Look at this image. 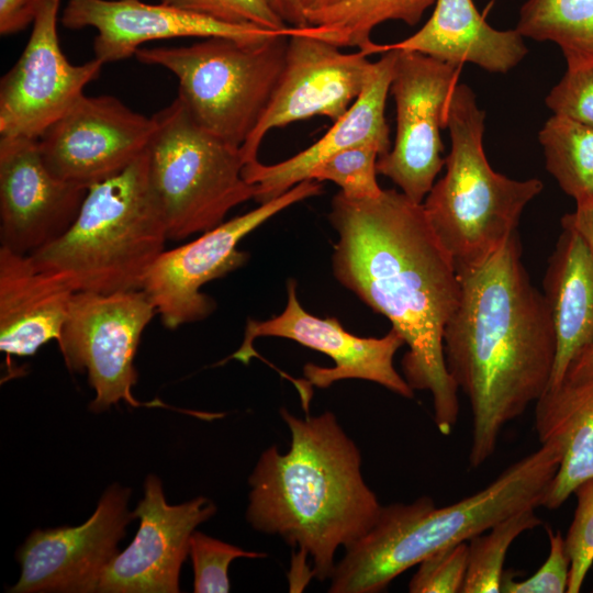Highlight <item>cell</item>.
Wrapping results in <instances>:
<instances>
[{
  "instance_id": "1",
  "label": "cell",
  "mask_w": 593,
  "mask_h": 593,
  "mask_svg": "<svg viewBox=\"0 0 593 593\" xmlns=\"http://www.w3.org/2000/svg\"><path fill=\"white\" fill-rule=\"evenodd\" d=\"M328 220L338 235L335 278L401 335L409 347L403 377L413 390L430 392L435 424L449 435L458 421L459 389L446 366L444 332L459 302L460 280L423 203L395 189L363 200L338 192Z\"/></svg>"
},
{
  "instance_id": "2",
  "label": "cell",
  "mask_w": 593,
  "mask_h": 593,
  "mask_svg": "<svg viewBox=\"0 0 593 593\" xmlns=\"http://www.w3.org/2000/svg\"><path fill=\"white\" fill-rule=\"evenodd\" d=\"M458 271L460 298L444 332L447 369L472 416L469 463L483 465L503 427L547 391L556 358L549 307L522 261L518 233Z\"/></svg>"
},
{
  "instance_id": "3",
  "label": "cell",
  "mask_w": 593,
  "mask_h": 593,
  "mask_svg": "<svg viewBox=\"0 0 593 593\" xmlns=\"http://www.w3.org/2000/svg\"><path fill=\"white\" fill-rule=\"evenodd\" d=\"M291 433L286 454L262 451L249 475L246 518L310 556L318 581L331 578L336 550L378 519L382 505L361 473V455L332 412L300 418L281 409Z\"/></svg>"
},
{
  "instance_id": "4",
  "label": "cell",
  "mask_w": 593,
  "mask_h": 593,
  "mask_svg": "<svg viewBox=\"0 0 593 593\" xmlns=\"http://www.w3.org/2000/svg\"><path fill=\"white\" fill-rule=\"evenodd\" d=\"M559 461L558 447L544 443L484 489L448 506L436 507L428 496L382 506L374 525L345 548L328 592H382L439 549L469 541L524 508L541 506Z\"/></svg>"
},
{
  "instance_id": "5",
  "label": "cell",
  "mask_w": 593,
  "mask_h": 593,
  "mask_svg": "<svg viewBox=\"0 0 593 593\" xmlns=\"http://www.w3.org/2000/svg\"><path fill=\"white\" fill-rule=\"evenodd\" d=\"M167 239L145 152L121 174L91 186L66 233L31 256L76 292L111 293L142 289Z\"/></svg>"
},
{
  "instance_id": "6",
  "label": "cell",
  "mask_w": 593,
  "mask_h": 593,
  "mask_svg": "<svg viewBox=\"0 0 593 593\" xmlns=\"http://www.w3.org/2000/svg\"><path fill=\"white\" fill-rule=\"evenodd\" d=\"M484 116L473 91L458 83L446 112V172L423 203L457 270L484 261L517 233L522 212L544 188L537 178L516 180L492 169L483 148Z\"/></svg>"
},
{
  "instance_id": "7",
  "label": "cell",
  "mask_w": 593,
  "mask_h": 593,
  "mask_svg": "<svg viewBox=\"0 0 593 593\" xmlns=\"http://www.w3.org/2000/svg\"><path fill=\"white\" fill-rule=\"evenodd\" d=\"M289 32L259 41L211 36L191 45L138 48L135 58L178 79V99L215 136L242 147L282 74Z\"/></svg>"
},
{
  "instance_id": "8",
  "label": "cell",
  "mask_w": 593,
  "mask_h": 593,
  "mask_svg": "<svg viewBox=\"0 0 593 593\" xmlns=\"http://www.w3.org/2000/svg\"><path fill=\"white\" fill-rule=\"evenodd\" d=\"M153 118L148 176L168 239L208 232L233 208L255 198L256 186L243 177L240 147L201 127L178 98Z\"/></svg>"
},
{
  "instance_id": "9",
  "label": "cell",
  "mask_w": 593,
  "mask_h": 593,
  "mask_svg": "<svg viewBox=\"0 0 593 593\" xmlns=\"http://www.w3.org/2000/svg\"><path fill=\"white\" fill-rule=\"evenodd\" d=\"M156 313L142 289L74 293L57 344L69 370L87 371L96 392L90 404L94 413L120 401L132 406H165L159 401L141 403L132 394L139 339Z\"/></svg>"
},
{
  "instance_id": "10",
  "label": "cell",
  "mask_w": 593,
  "mask_h": 593,
  "mask_svg": "<svg viewBox=\"0 0 593 593\" xmlns=\"http://www.w3.org/2000/svg\"><path fill=\"white\" fill-rule=\"evenodd\" d=\"M381 49L372 42L362 53L369 56ZM396 52L390 87L396 135L392 149L379 157L377 171L411 200L423 203L445 165L440 130L447 126L446 112L461 66L416 52Z\"/></svg>"
},
{
  "instance_id": "11",
  "label": "cell",
  "mask_w": 593,
  "mask_h": 593,
  "mask_svg": "<svg viewBox=\"0 0 593 593\" xmlns=\"http://www.w3.org/2000/svg\"><path fill=\"white\" fill-rule=\"evenodd\" d=\"M323 192L320 181L306 179L280 197L223 222L195 239L164 250L147 271L142 290L147 294L163 324L175 329L208 317L215 302L201 288L242 267L248 254L238 243L277 213Z\"/></svg>"
},
{
  "instance_id": "12",
  "label": "cell",
  "mask_w": 593,
  "mask_h": 593,
  "mask_svg": "<svg viewBox=\"0 0 593 593\" xmlns=\"http://www.w3.org/2000/svg\"><path fill=\"white\" fill-rule=\"evenodd\" d=\"M60 1H38L27 44L0 80V138L38 139L104 65L97 58L72 65L63 54L57 33Z\"/></svg>"
},
{
  "instance_id": "13",
  "label": "cell",
  "mask_w": 593,
  "mask_h": 593,
  "mask_svg": "<svg viewBox=\"0 0 593 593\" xmlns=\"http://www.w3.org/2000/svg\"><path fill=\"white\" fill-rule=\"evenodd\" d=\"M155 131L154 118L113 96L82 94L37 139L48 170L86 188L112 178L139 158Z\"/></svg>"
},
{
  "instance_id": "14",
  "label": "cell",
  "mask_w": 593,
  "mask_h": 593,
  "mask_svg": "<svg viewBox=\"0 0 593 593\" xmlns=\"http://www.w3.org/2000/svg\"><path fill=\"white\" fill-rule=\"evenodd\" d=\"M362 52L338 46L291 27L286 61L272 98L251 135L242 145L245 164L257 158L266 134L315 115L335 122L362 92L373 63Z\"/></svg>"
},
{
  "instance_id": "15",
  "label": "cell",
  "mask_w": 593,
  "mask_h": 593,
  "mask_svg": "<svg viewBox=\"0 0 593 593\" xmlns=\"http://www.w3.org/2000/svg\"><path fill=\"white\" fill-rule=\"evenodd\" d=\"M288 300L284 310L266 321L248 320L243 343L232 358L248 363L258 356L254 349L257 337L273 336L294 340L305 347L327 355L331 368L306 363L303 368L307 383L327 388L336 381L360 379L378 383L406 399L414 396L393 365V359L405 343L393 328L383 337H359L347 332L335 317L320 318L306 312L296 295V282L287 284Z\"/></svg>"
},
{
  "instance_id": "16",
  "label": "cell",
  "mask_w": 593,
  "mask_h": 593,
  "mask_svg": "<svg viewBox=\"0 0 593 593\" xmlns=\"http://www.w3.org/2000/svg\"><path fill=\"white\" fill-rule=\"evenodd\" d=\"M130 493L113 484L86 523L35 529L18 551L21 575L10 592H97L104 569L119 553L125 527L135 517L127 507Z\"/></svg>"
},
{
  "instance_id": "17",
  "label": "cell",
  "mask_w": 593,
  "mask_h": 593,
  "mask_svg": "<svg viewBox=\"0 0 593 593\" xmlns=\"http://www.w3.org/2000/svg\"><path fill=\"white\" fill-rule=\"evenodd\" d=\"M87 192L48 170L37 139L0 138V246L31 255L56 240Z\"/></svg>"
},
{
  "instance_id": "18",
  "label": "cell",
  "mask_w": 593,
  "mask_h": 593,
  "mask_svg": "<svg viewBox=\"0 0 593 593\" xmlns=\"http://www.w3.org/2000/svg\"><path fill=\"white\" fill-rule=\"evenodd\" d=\"M215 512V504L203 496L169 505L160 480L148 475L144 497L133 512L139 519L138 532L130 546L107 566L97 592H179V574L189 553L190 537Z\"/></svg>"
},
{
  "instance_id": "19",
  "label": "cell",
  "mask_w": 593,
  "mask_h": 593,
  "mask_svg": "<svg viewBox=\"0 0 593 593\" xmlns=\"http://www.w3.org/2000/svg\"><path fill=\"white\" fill-rule=\"evenodd\" d=\"M69 30L93 27L94 58L103 64L130 58L147 42L177 37L259 41L287 31L225 23L163 3L142 0H68L61 15Z\"/></svg>"
},
{
  "instance_id": "20",
  "label": "cell",
  "mask_w": 593,
  "mask_h": 593,
  "mask_svg": "<svg viewBox=\"0 0 593 593\" xmlns=\"http://www.w3.org/2000/svg\"><path fill=\"white\" fill-rule=\"evenodd\" d=\"M370 77L347 112L318 141L294 156L272 165L258 159L245 164L244 179L256 186L255 200L269 202L295 184L309 179L311 171L331 156L361 144H373L381 156L390 152V130L385 121V103L390 92L395 48L379 52ZM380 156V157H381Z\"/></svg>"
},
{
  "instance_id": "21",
  "label": "cell",
  "mask_w": 593,
  "mask_h": 593,
  "mask_svg": "<svg viewBox=\"0 0 593 593\" xmlns=\"http://www.w3.org/2000/svg\"><path fill=\"white\" fill-rule=\"evenodd\" d=\"M75 292L31 255L0 246V350L27 357L57 342Z\"/></svg>"
},
{
  "instance_id": "22",
  "label": "cell",
  "mask_w": 593,
  "mask_h": 593,
  "mask_svg": "<svg viewBox=\"0 0 593 593\" xmlns=\"http://www.w3.org/2000/svg\"><path fill=\"white\" fill-rule=\"evenodd\" d=\"M523 35L515 30L500 31L489 25L472 0H436L428 21L413 35L382 48L421 53L441 61L472 63L505 74L527 54Z\"/></svg>"
},
{
  "instance_id": "23",
  "label": "cell",
  "mask_w": 593,
  "mask_h": 593,
  "mask_svg": "<svg viewBox=\"0 0 593 593\" xmlns=\"http://www.w3.org/2000/svg\"><path fill=\"white\" fill-rule=\"evenodd\" d=\"M561 227L542 281L556 336L547 390L559 387L573 362L593 345V255L575 231Z\"/></svg>"
},
{
  "instance_id": "24",
  "label": "cell",
  "mask_w": 593,
  "mask_h": 593,
  "mask_svg": "<svg viewBox=\"0 0 593 593\" xmlns=\"http://www.w3.org/2000/svg\"><path fill=\"white\" fill-rule=\"evenodd\" d=\"M534 425L540 444L560 452L541 506L557 510L584 480L593 478V376L563 381L536 402Z\"/></svg>"
},
{
  "instance_id": "25",
  "label": "cell",
  "mask_w": 593,
  "mask_h": 593,
  "mask_svg": "<svg viewBox=\"0 0 593 593\" xmlns=\"http://www.w3.org/2000/svg\"><path fill=\"white\" fill-rule=\"evenodd\" d=\"M436 0H345L305 13L309 25L301 33L326 41L338 47L365 51L371 43V32L379 24L402 21L415 25Z\"/></svg>"
},
{
  "instance_id": "26",
  "label": "cell",
  "mask_w": 593,
  "mask_h": 593,
  "mask_svg": "<svg viewBox=\"0 0 593 593\" xmlns=\"http://www.w3.org/2000/svg\"><path fill=\"white\" fill-rule=\"evenodd\" d=\"M516 30L556 43L568 66L593 61V0H527Z\"/></svg>"
},
{
  "instance_id": "27",
  "label": "cell",
  "mask_w": 593,
  "mask_h": 593,
  "mask_svg": "<svg viewBox=\"0 0 593 593\" xmlns=\"http://www.w3.org/2000/svg\"><path fill=\"white\" fill-rule=\"evenodd\" d=\"M546 168L577 204L593 201V127L553 114L539 132Z\"/></svg>"
},
{
  "instance_id": "28",
  "label": "cell",
  "mask_w": 593,
  "mask_h": 593,
  "mask_svg": "<svg viewBox=\"0 0 593 593\" xmlns=\"http://www.w3.org/2000/svg\"><path fill=\"white\" fill-rule=\"evenodd\" d=\"M536 508H524L493 525L486 534H479L468 541V568L462 593L501 592L508 548L521 534L541 524Z\"/></svg>"
},
{
  "instance_id": "29",
  "label": "cell",
  "mask_w": 593,
  "mask_h": 593,
  "mask_svg": "<svg viewBox=\"0 0 593 593\" xmlns=\"http://www.w3.org/2000/svg\"><path fill=\"white\" fill-rule=\"evenodd\" d=\"M381 155L373 144L353 146L317 165L309 179L332 181L351 200L376 198L383 191L377 180V161Z\"/></svg>"
},
{
  "instance_id": "30",
  "label": "cell",
  "mask_w": 593,
  "mask_h": 593,
  "mask_svg": "<svg viewBox=\"0 0 593 593\" xmlns=\"http://www.w3.org/2000/svg\"><path fill=\"white\" fill-rule=\"evenodd\" d=\"M189 555L193 566V591L195 593L228 592L227 571L234 559L267 556L265 552L246 551L197 530L190 537Z\"/></svg>"
},
{
  "instance_id": "31",
  "label": "cell",
  "mask_w": 593,
  "mask_h": 593,
  "mask_svg": "<svg viewBox=\"0 0 593 593\" xmlns=\"http://www.w3.org/2000/svg\"><path fill=\"white\" fill-rule=\"evenodd\" d=\"M577 506L564 537L570 559L568 593H579L593 564V478L584 480L573 491Z\"/></svg>"
},
{
  "instance_id": "32",
  "label": "cell",
  "mask_w": 593,
  "mask_h": 593,
  "mask_svg": "<svg viewBox=\"0 0 593 593\" xmlns=\"http://www.w3.org/2000/svg\"><path fill=\"white\" fill-rule=\"evenodd\" d=\"M160 3L230 24L254 25L270 31L290 29L268 0H160Z\"/></svg>"
},
{
  "instance_id": "33",
  "label": "cell",
  "mask_w": 593,
  "mask_h": 593,
  "mask_svg": "<svg viewBox=\"0 0 593 593\" xmlns=\"http://www.w3.org/2000/svg\"><path fill=\"white\" fill-rule=\"evenodd\" d=\"M468 542L445 547L418 563L409 583L411 593L461 592L468 568Z\"/></svg>"
},
{
  "instance_id": "34",
  "label": "cell",
  "mask_w": 593,
  "mask_h": 593,
  "mask_svg": "<svg viewBox=\"0 0 593 593\" xmlns=\"http://www.w3.org/2000/svg\"><path fill=\"white\" fill-rule=\"evenodd\" d=\"M545 102L553 114L593 127V61L568 66Z\"/></svg>"
},
{
  "instance_id": "35",
  "label": "cell",
  "mask_w": 593,
  "mask_h": 593,
  "mask_svg": "<svg viewBox=\"0 0 593 593\" xmlns=\"http://www.w3.org/2000/svg\"><path fill=\"white\" fill-rule=\"evenodd\" d=\"M549 539V553L540 568L529 578L515 581L504 571L501 592L505 593H564L568 590L570 559L564 538L560 532L546 527Z\"/></svg>"
},
{
  "instance_id": "36",
  "label": "cell",
  "mask_w": 593,
  "mask_h": 593,
  "mask_svg": "<svg viewBox=\"0 0 593 593\" xmlns=\"http://www.w3.org/2000/svg\"><path fill=\"white\" fill-rule=\"evenodd\" d=\"M40 0H0V33L9 35L33 22Z\"/></svg>"
},
{
  "instance_id": "37",
  "label": "cell",
  "mask_w": 593,
  "mask_h": 593,
  "mask_svg": "<svg viewBox=\"0 0 593 593\" xmlns=\"http://www.w3.org/2000/svg\"><path fill=\"white\" fill-rule=\"evenodd\" d=\"M561 226L575 231L593 255V201L577 204L573 212L562 216Z\"/></svg>"
},
{
  "instance_id": "38",
  "label": "cell",
  "mask_w": 593,
  "mask_h": 593,
  "mask_svg": "<svg viewBox=\"0 0 593 593\" xmlns=\"http://www.w3.org/2000/svg\"><path fill=\"white\" fill-rule=\"evenodd\" d=\"M268 2L290 27L303 29L309 25L300 0H268Z\"/></svg>"
},
{
  "instance_id": "39",
  "label": "cell",
  "mask_w": 593,
  "mask_h": 593,
  "mask_svg": "<svg viewBox=\"0 0 593 593\" xmlns=\"http://www.w3.org/2000/svg\"><path fill=\"white\" fill-rule=\"evenodd\" d=\"M593 376V345L570 367L564 381H578Z\"/></svg>"
},
{
  "instance_id": "40",
  "label": "cell",
  "mask_w": 593,
  "mask_h": 593,
  "mask_svg": "<svg viewBox=\"0 0 593 593\" xmlns=\"http://www.w3.org/2000/svg\"><path fill=\"white\" fill-rule=\"evenodd\" d=\"M345 0H300L305 13L332 7Z\"/></svg>"
}]
</instances>
